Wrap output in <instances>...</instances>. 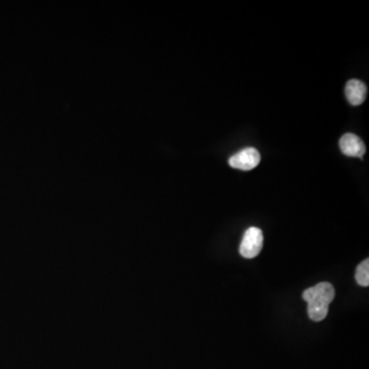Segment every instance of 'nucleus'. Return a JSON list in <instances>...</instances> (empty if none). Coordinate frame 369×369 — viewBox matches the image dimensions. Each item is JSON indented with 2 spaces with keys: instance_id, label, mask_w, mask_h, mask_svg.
Segmentation results:
<instances>
[{
  "instance_id": "1",
  "label": "nucleus",
  "mask_w": 369,
  "mask_h": 369,
  "mask_svg": "<svg viewBox=\"0 0 369 369\" xmlns=\"http://www.w3.org/2000/svg\"><path fill=\"white\" fill-rule=\"evenodd\" d=\"M335 291L333 284L320 282L313 287L305 290L302 298L308 304V314L311 320H324L329 314V305L335 298Z\"/></svg>"
},
{
  "instance_id": "2",
  "label": "nucleus",
  "mask_w": 369,
  "mask_h": 369,
  "mask_svg": "<svg viewBox=\"0 0 369 369\" xmlns=\"http://www.w3.org/2000/svg\"><path fill=\"white\" fill-rule=\"evenodd\" d=\"M263 244H264V235L262 230L257 227L248 228L240 244V254L246 259L256 258L260 254Z\"/></svg>"
},
{
  "instance_id": "3",
  "label": "nucleus",
  "mask_w": 369,
  "mask_h": 369,
  "mask_svg": "<svg viewBox=\"0 0 369 369\" xmlns=\"http://www.w3.org/2000/svg\"><path fill=\"white\" fill-rule=\"evenodd\" d=\"M260 163V152L254 148L243 149L229 159L230 167L240 171H252L256 169Z\"/></svg>"
},
{
  "instance_id": "4",
  "label": "nucleus",
  "mask_w": 369,
  "mask_h": 369,
  "mask_svg": "<svg viewBox=\"0 0 369 369\" xmlns=\"http://www.w3.org/2000/svg\"><path fill=\"white\" fill-rule=\"evenodd\" d=\"M340 148L346 156L349 157L362 158L366 152V147L364 141L354 134H344L340 140Z\"/></svg>"
},
{
  "instance_id": "5",
  "label": "nucleus",
  "mask_w": 369,
  "mask_h": 369,
  "mask_svg": "<svg viewBox=\"0 0 369 369\" xmlns=\"http://www.w3.org/2000/svg\"><path fill=\"white\" fill-rule=\"evenodd\" d=\"M346 97L351 105L359 106L366 101L368 88L361 80H349L346 84Z\"/></svg>"
},
{
  "instance_id": "6",
  "label": "nucleus",
  "mask_w": 369,
  "mask_h": 369,
  "mask_svg": "<svg viewBox=\"0 0 369 369\" xmlns=\"http://www.w3.org/2000/svg\"><path fill=\"white\" fill-rule=\"evenodd\" d=\"M356 281L359 285H369V261L368 259L364 260L356 269Z\"/></svg>"
}]
</instances>
